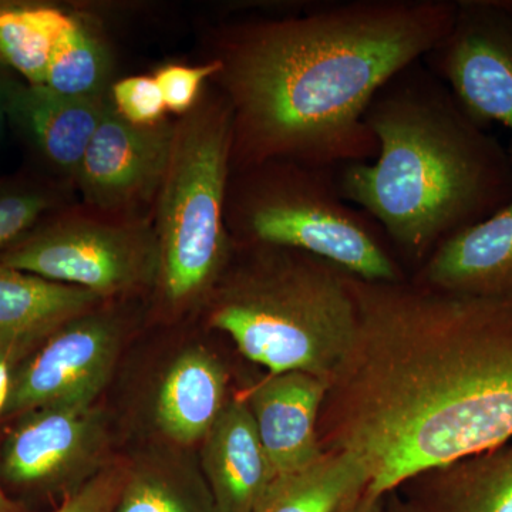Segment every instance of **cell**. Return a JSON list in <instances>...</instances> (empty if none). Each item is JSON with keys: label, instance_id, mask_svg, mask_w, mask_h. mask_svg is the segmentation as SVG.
Listing matches in <instances>:
<instances>
[{"label": "cell", "instance_id": "obj_1", "mask_svg": "<svg viewBox=\"0 0 512 512\" xmlns=\"http://www.w3.org/2000/svg\"><path fill=\"white\" fill-rule=\"evenodd\" d=\"M359 322L319 416L323 451L365 467L367 493L512 439V299L350 275Z\"/></svg>", "mask_w": 512, "mask_h": 512}, {"label": "cell", "instance_id": "obj_2", "mask_svg": "<svg viewBox=\"0 0 512 512\" xmlns=\"http://www.w3.org/2000/svg\"><path fill=\"white\" fill-rule=\"evenodd\" d=\"M457 2H318L232 29L221 55L232 170L272 160L338 168L377 156L365 116L377 92L447 35Z\"/></svg>", "mask_w": 512, "mask_h": 512}, {"label": "cell", "instance_id": "obj_3", "mask_svg": "<svg viewBox=\"0 0 512 512\" xmlns=\"http://www.w3.org/2000/svg\"><path fill=\"white\" fill-rule=\"evenodd\" d=\"M365 121L377 156L340 165L338 187L396 258L420 268L451 235L512 201L508 154L423 60L384 84Z\"/></svg>", "mask_w": 512, "mask_h": 512}, {"label": "cell", "instance_id": "obj_4", "mask_svg": "<svg viewBox=\"0 0 512 512\" xmlns=\"http://www.w3.org/2000/svg\"><path fill=\"white\" fill-rule=\"evenodd\" d=\"M247 247L251 262L222 288L212 328L271 375L303 372L330 382L357 333L350 274L305 252Z\"/></svg>", "mask_w": 512, "mask_h": 512}, {"label": "cell", "instance_id": "obj_5", "mask_svg": "<svg viewBox=\"0 0 512 512\" xmlns=\"http://www.w3.org/2000/svg\"><path fill=\"white\" fill-rule=\"evenodd\" d=\"M237 171L225 217L247 245L305 252L367 282L407 281L379 225L343 200L338 168L272 160Z\"/></svg>", "mask_w": 512, "mask_h": 512}, {"label": "cell", "instance_id": "obj_6", "mask_svg": "<svg viewBox=\"0 0 512 512\" xmlns=\"http://www.w3.org/2000/svg\"><path fill=\"white\" fill-rule=\"evenodd\" d=\"M231 157L232 111L224 96L195 107L178 124L154 234L161 288L173 305L204 295L227 264Z\"/></svg>", "mask_w": 512, "mask_h": 512}, {"label": "cell", "instance_id": "obj_7", "mask_svg": "<svg viewBox=\"0 0 512 512\" xmlns=\"http://www.w3.org/2000/svg\"><path fill=\"white\" fill-rule=\"evenodd\" d=\"M0 264L104 295L126 291L158 265L154 235L141 227L63 220L0 255Z\"/></svg>", "mask_w": 512, "mask_h": 512}, {"label": "cell", "instance_id": "obj_8", "mask_svg": "<svg viewBox=\"0 0 512 512\" xmlns=\"http://www.w3.org/2000/svg\"><path fill=\"white\" fill-rule=\"evenodd\" d=\"M423 62L476 123L507 128L512 167V5L457 2L453 25Z\"/></svg>", "mask_w": 512, "mask_h": 512}, {"label": "cell", "instance_id": "obj_9", "mask_svg": "<svg viewBox=\"0 0 512 512\" xmlns=\"http://www.w3.org/2000/svg\"><path fill=\"white\" fill-rule=\"evenodd\" d=\"M119 338L109 319L77 318L12 373L3 419L57 404L92 406L109 382Z\"/></svg>", "mask_w": 512, "mask_h": 512}, {"label": "cell", "instance_id": "obj_10", "mask_svg": "<svg viewBox=\"0 0 512 512\" xmlns=\"http://www.w3.org/2000/svg\"><path fill=\"white\" fill-rule=\"evenodd\" d=\"M177 126H134L113 106L104 114L76 177L84 198L101 208H117L160 190L173 153Z\"/></svg>", "mask_w": 512, "mask_h": 512}, {"label": "cell", "instance_id": "obj_11", "mask_svg": "<svg viewBox=\"0 0 512 512\" xmlns=\"http://www.w3.org/2000/svg\"><path fill=\"white\" fill-rule=\"evenodd\" d=\"M97 429L92 406L57 404L20 414L0 446V478L20 487L57 483L90 456Z\"/></svg>", "mask_w": 512, "mask_h": 512}, {"label": "cell", "instance_id": "obj_12", "mask_svg": "<svg viewBox=\"0 0 512 512\" xmlns=\"http://www.w3.org/2000/svg\"><path fill=\"white\" fill-rule=\"evenodd\" d=\"M329 382L303 372L271 375L247 404L274 477L311 466L325 454L319 416Z\"/></svg>", "mask_w": 512, "mask_h": 512}, {"label": "cell", "instance_id": "obj_13", "mask_svg": "<svg viewBox=\"0 0 512 512\" xmlns=\"http://www.w3.org/2000/svg\"><path fill=\"white\" fill-rule=\"evenodd\" d=\"M410 281L454 295L512 299V201L447 238Z\"/></svg>", "mask_w": 512, "mask_h": 512}, {"label": "cell", "instance_id": "obj_14", "mask_svg": "<svg viewBox=\"0 0 512 512\" xmlns=\"http://www.w3.org/2000/svg\"><path fill=\"white\" fill-rule=\"evenodd\" d=\"M202 466L214 512H254L275 477L247 402L225 404L204 439Z\"/></svg>", "mask_w": 512, "mask_h": 512}, {"label": "cell", "instance_id": "obj_15", "mask_svg": "<svg viewBox=\"0 0 512 512\" xmlns=\"http://www.w3.org/2000/svg\"><path fill=\"white\" fill-rule=\"evenodd\" d=\"M109 107L106 96H64L45 84L23 86L12 80L8 87V117L50 163L73 175Z\"/></svg>", "mask_w": 512, "mask_h": 512}, {"label": "cell", "instance_id": "obj_16", "mask_svg": "<svg viewBox=\"0 0 512 512\" xmlns=\"http://www.w3.org/2000/svg\"><path fill=\"white\" fill-rule=\"evenodd\" d=\"M97 293L0 264V348L20 353L79 318Z\"/></svg>", "mask_w": 512, "mask_h": 512}, {"label": "cell", "instance_id": "obj_17", "mask_svg": "<svg viewBox=\"0 0 512 512\" xmlns=\"http://www.w3.org/2000/svg\"><path fill=\"white\" fill-rule=\"evenodd\" d=\"M403 487L421 512H512V443L420 474Z\"/></svg>", "mask_w": 512, "mask_h": 512}, {"label": "cell", "instance_id": "obj_18", "mask_svg": "<svg viewBox=\"0 0 512 512\" xmlns=\"http://www.w3.org/2000/svg\"><path fill=\"white\" fill-rule=\"evenodd\" d=\"M227 375L210 353L187 350L165 373L158 390V426L180 444L205 439L225 404Z\"/></svg>", "mask_w": 512, "mask_h": 512}, {"label": "cell", "instance_id": "obj_19", "mask_svg": "<svg viewBox=\"0 0 512 512\" xmlns=\"http://www.w3.org/2000/svg\"><path fill=\"white\" fill-rule=\"evenodd\" d=\"M367 485L369 477L356 457L328 451L311 466L275 477L254 512H340Z\"/></svg>", "mask_w": 512, "mask_h": 512}, {"label": "cell", "instance_id": "obj_20", "mask_svg": "<svg viewBox=\"0 0 512 512\" xmlns=\"http://www.w3.org/2000/svg\"><path fill=\"white\" fill-rule=\"evenodd\" d=\"M74 20L56 6L0 3V60L28 84H45L53 49Z\"/></svg>", "mask_w": 512, "mask_h": 512}, {"label": "cell", "instance_id": "obj_21", "mask_svg": "<svg viewBox=\"0 0 512 512\" xmlns=\"http://www.w3.org/2000/svg\"><path fill=\"white\" fill-rule=\"evenodd\" d=\"M110 67V55L100 37L76 18L53 49L45 86L70 97L106 96Z\"/></svg>", "mask_w": 512, "mask_h": 512}, {"label": "cell", "instance_id": "obj_22", "mask_svg": "<svg viewBox=\"0 0 512 512\" xmlns=\"http://www.w3.org/2000/svg\"><path fill=\"white\" fill-rule=\"evenodd\" d=\"M111 512H214L211 500L201 501L183 488L154 474H130Z\"/></svg>", "mask_w": 512, "mask_h": 512}, {"label": "cell", "instance_id": "obj_23", "mask_svg": "<svg viewBox=\"0 0 512 512\" xmlns=\"http://www.w3.org/2000/svg\"><path fill=\"white\" fill-rule=\"evenodd\" d=\"M53 205V198L35 188L0 190V251L18 245ZM2 252V254H3Z\"/></svg>", "mask_w": 512, "mask_h": 512}, {"label": "cell", "instance_id": "obj_24", "mask_svg": "<svg viewBox=\"0 0 512 512\" xmlns=\"http://www.w3.org/2000/svg\"><path fill=\"white\" fill-rule=\"evenodd\" d=\"M110 103L121 119L134 126L163 123L167 111L160 86L150 76L126 77L114 83Z\"/></svg>", "mask_w": 512, "mask_h": 512}, {"label": "cell", "instance_id": "obj_25", "mask_svg": "<svg viewBox=\"0 0 512 512\" xmlns=\"http://www.w3.org/2000/svg\"><path fill=\"white\" fill-rule=\"evenodd\" d=\"M218 57L201 66H184V64H167L154 76L161 93H163L167 110L177 114L190 113L197 107L204 84L215 79L222 72Z\"/></svg>", "mask_w": 512, "mask_h": 512}, {"label": "cell", "instance_id": "obj_26", "mask_svg": "<svg viewBox=\"0 0 512 512\" xmlns=\"http://www.w3.org/2000/svg\"><path fill=\"white\" fill-rule=\"evenodd\" d=\"M128 476L126 468H106L66 497L56 512H111Z\"/></svg>", "mask_w": 512, "mask_h": 512}, {"label": "cell", "instance_id": "obj_27", "mask_svg": "<svg viewBox=\"0 0 512 512\" xmlns=\"http://www.w3.org/2000/svg\"><path fill=\"white\" fill-rule=\"evenodd\" d=\"M383 501L384 497H376L365 491L340 512H382Z\"/></svg>", "mask_w": 512, "mask_h": 512}, {"label": "cell", "instance_id": "obj_28", "mask_svg": "<svg viewBox=\"0 0 512 512\" xmlns=\"http://www.w3.org/2000/svg\"><path fill=\"white\" fill-rule=\"evenodd\" d=\"M13 357H6V359L0 360V417L5 412L6 403H8L10 384H12V373H13Z\"/></svg>", "mask_w": 512, "mask_h": 512}, {"label": "cell", "instance_id": "obj_29", "mask_svg": "<svg viewBox=\"0 0 512 512\" xmlns=\"http://www.w3.org/2000/svg\"><path fill=\"white\" fill-rule=\"evenodd\" d=\"M382 512H421L419 508L407 500L400 497L397 491L384 495Z\"/></svg>", "mask_w": 512, "mask_h": 512}, {"label": "cell", "instance_id": "obj_30", "mask_svg": "<svg viewBox=\"0 0 512 512\" xmlns=\"http://www.w3.org/2000/svg\"><path fill=\"white\" fill-rule=\"evenodd\" d=\"M10 80L0 73V137H2L5 120L8 119V87Z\"/></svg>", "mask_w": 512, "mask_h": 512}, {"label": "cell", "instance_id": "obj_31", "mask_svg": "<svg viewBox=\"0 0 512 512\" xmlns=\"http://www.w3.org/2000/svg\"><path fill=\"white\" fill-rule=\"evenodd\" d=\"M0 512H22L19 505L13 503L3 491L2 484H0Z\"/></svg>", "mask_w": 512, "mask_h": 512}, {"label": "cell", "instance_id": "obj_32", "mask_svg": "<svg viewBox=\"0 0 512 512\" xmlns=\"http://www.w3.org/2000/svg\"><path fill=\"white\" fill-rule=\"evenodd\" d=\"M6 357H13V359H18L19 355L13 350L0 348V360L6 359Z\"/></svg>", "mask_w": 512, "mask_h": 512}]
</instances>
